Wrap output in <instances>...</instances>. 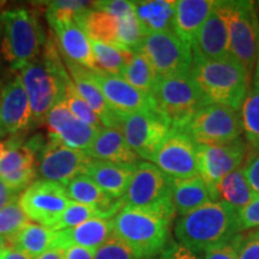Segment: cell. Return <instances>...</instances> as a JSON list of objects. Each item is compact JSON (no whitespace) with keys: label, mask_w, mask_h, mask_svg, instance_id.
<instances>
[{"label":"cell","mask_w":259,"mask_h":259,"mask_svg":"<svg viewBox=\"0 0 259 259\" xmlns=\"http://www.w3.org/2000/svg\"><path fill=\"white\" fill-rule=\"evenodd\" d=\"M56 36L58 48L64 60L71 61L90 71L97 72L92 42L76 22L50 25Z\"/></svg>","instance_id":"cell-22"},{"label":"cell","mask_w":259,"mask_h":259,"mask_svg":"<svg viewBox=\"0 0 259 259\" xmlns=\"http://www.w3.org/2000/svg\"><path fill=\"white\" fill-rule=\"evenodd\" d=\"M247 153V145L241 138L228 144L202 145L197 144V163L198 174L215 194L216 187L223 178L241 168Z\"/></svg>","instance_id":"cell-15"},{"label":"cell","mask_w":259,"mask_h":259,"mask_svg":"<svg viewBox=\"0 0 259 259\" xmlns=\"http://www.w3.org/2000/svg\"><path fill=\"white\" fill-rule=\"evenodd\" d=\"M158 259H198V257L185 246L178 244V242H170L161 252Z\"/></svg>","instance_id":"cell-44"},{"label":"cell","mask_w":259,"mask_h":259,"mask_svg":"<svg viewBox=\"0 0 259 259\" xmlns=\"http://www.w3.org/2000/svg\"><path fill=\"white\" fill-rule=\"evenodd\" d=\"M240 119L246 143L259 151V83L255 79L241 105Z\"/></svg>","instance_id":"cell-34"},{"label":"cell","mask_w":259,"mask_h":259,"mask_svg":"<svg viewBox=\"0 0 259 259\" xmlns=\"http://www.w3.org/2000/svg\"><path fill=\"white\" fill-rule=\"evenodd\" d=\"M30 102L32 126H42L52 108L64 101L71 77L61 59L53 31L47 36L40 57L19 70Z\"/></svg>","instance_id":"cell-1"},{"label":"cell","mask_w":259,"mask_h":259,"mask_svg":"<svg viewBox=\"0 0 259 259\" xmlns=\"http://www.w3.org/2000/svg\"><path fill=\"white\" fill-rule=\"evenodd\" d=\"M93 76L108 105L119 114H134L156 109L151 94L136 89L121 77L102 72H93Z\"/></svg>","instance_id":"cell-18"},{"label":"cell","mask_w":259,"mask_h":259,"mask_svg":"<svg viewBox=\"0 0 259 259\" xmlns=\"http://www.w3.org/2000/svg\"><path fill=\"white\" fill-rule=\"evenodd\" d=\"M6 4H8V2H4V0H0V15L3 14V10L5 9V6H6Z\"/></svg>","instance_id":"cell-55"},{"label":"cell","mask_w":259,"mask_h":259,"mask_svg":"<svg viewBox=\"0 0 259 259\" xmlns=\"http://www.w3.org/2000/svg\"><path fill=\"white\" fill-rule=\"evenodd\" d=\"M192 52L193 58L205 60H218L231 56L228 29L220 2H216L211 14L194 38Z\"/></svg>","instance_id":"cell-20"},{"label":"cell","mask_w":259,"mask_h":259,"mask_svg":"<svg viewBox=\"0 0 259 259\" xmlns=\"http://www.w3.org/2000/svg\"><path fill=\"white\" fill-rule=\"evenodd\" d=\"M27 223H29V219L18 200L10 203L0 210V235L8 240L17 234Z\"/></svg>","instance_id":"cell-39"},{"label":"cell","mask_w":259,"mask_h":259,"mask_svg":"<svg viewBox=\"0 0 259 259\" xmlns=\"http://www.w3.org/2000/svg\"><path fill=\"white\" fill-rule=\"evenodd\" d=\"M42 126L47 127V137L50 139L85 153L100 131L74 118L65 101L59 102L51 109Z\"/></svg>","instance_id":"cell-17"},{"label":"cell","mask_w":259,"mask_h":259,"mask_svg":"<svg viewBox=\"0 0 259 259\" xmlns=\"http://www.w3.org/2000/svg\"><path fill=\"white\" fill-rule=\"evenodd\" d=\"M151 96L156 111L171 128H184L204 106L209 105L191 73L158 77Z\"/></svg>","instance_id":"cell-6"},{"label":"cell","mask_w":259,"mask_h":259,"mask_svg":"<svg viewBox=\"0 0 259 259\" xmlns=\"http://www.w3.org/2000/svg\"><path fill=\"white\" fill-rule=\"evenodd\" d=\"M38 8L45 9L48 24L71 23L84 12L95 8V2H80V0H57V2L36 3Z\"/></svg>","instance_id":"cell-35"},{"label":"cell","mask_w":259,"mask_h":259,"mask_svg":"<svg viewBox=\"0 0 259 259\" xmlns=\"http://www.w3.org/2000/svg\"><path fill=\"white\" fill-rule=\"evenodd\" d=\"M54 234L56 232L48 227L29 222L17 234L9 239V244L16 250L30 255L32 259H36L38 255L51 250Z\"/></svg>","instance_id":"cell-31"},{"label":"cell","mask_w":259,"mask_h":259,"mask_svg":"<svg viewBox=\"0 0 259 259\" xmlns=\"http://www.w3.org/2000/svg\"><path fill=\"white\" fill-rule=\"evenodd\" d=\"M3 29L2 52L12 71H19L42 53L47 36L36 12L25 8L0 15Z\"/></svg>","instance_id":"cell-5"},{"label":"cell","mask_w":259,"mask_h":259,"mask_svg":"<svg viewBox=\"0 0 259 259\" xmlns=\"http://www.w3.org/2000/svg\"><path fill=\"white\" fill-rule=\"evenodd\" d=\"M232 244L238 259H259V229L236 234Z\"/></svg>","instance_id":"cell-41"},{"label":"cell","mask_w":259,"mask_h":259,"mask_svg":"<svg viewBox=\"0 0 259 259\" xmlns=\"http://www.w3.org/2000/svg\"><path fill=\"white\" fill-rule=\"evenodd\" d=\"M64 259H94V251L73 246L65 250Z\"/></svg>","instance_id":"cell-48"},{"label":"cell","mask_w":259,"mask_h":259,"mask_svg":"<svg viewBox=\"0 0 259 259\" xmlns=\"http://www.w3.org/2000/svg\"><path fill=\"white\" fill-rule=\"evenodd\" d=\"M255 4H257V8H258V10H259V2L255 3ZM258 15H259V12H258Z\"/></svg>","instance_id":"cell-56"},{"label":"cell","mask_w":259,"mask_h":259,"mask_svg":"<svg viewBox=\"0 0 259 259\" xmlns=\"http://www.w3.org/2000/svg\"><path fill=\"white\" fill-rule=\"evenodd\" d=\"M176 213L173 204L160 209L124 206L111 220L112 233L138 257L151 259L166 248Z\"/></svg>","instance_id":"cell-2"},{"label":"cell","mask_w":259,"mask_h":259,"mask_svg":"<svg viewBox=\"0 0 259 259\" xmlns=\"http://www.w3.org/2000/svg\"><path fill=\"white\" fill-rule=\"evenodd\" d=\"M9 149H10V145L8 143V141L6 142L0 141V160H2V158L4 157L6 154H8Z\"/></svg>","instance_id":"cell-51"},{"label":"cell","mask_w":259,"mask_h":259,"mask_svg":"<svg viewBox=\"0 0 259 259\" xmlns=\"http://www.w3.org/2000/svg\"><path fill=\"white\" fill-rule=\"evenodd\" d=\"M220 5L226 17L231 56L244 65L250 76L259 56L257 5L248 0H221Z\"/></svg>","instance_id":"cell-7"},{"label":"cell","mask_w":259,"mask_h":259,"mask_svg":"<svg viewBox=\"0 0 259 259\" xmlns=\"http://www.w3.org/2000/svg\"><path fill=\"white\" fill-rule=\"evenodd\" d=\"M239 234L238 210L221 200L204 204L194 211L180 216L174 235L191 252H206L226 244Z\"/></svg>","instance_id":"cell-3"},{"label":"cell","mask_w":259,"mask_h":259,"mask_svg":"<svg viewBox=\"0 0 259 259\" xmlns=\"http://www.w3.org/2000/svg\"><path fill=\"white\" fill-rule=\"evenodd\" d=\"M259 83V56L257 59V64H255V69H254V78Z\"/></svg>","instance_id":"cell-54"},{"label":"cell","mask_w":259,"mask_h":259,"mask_svg":"<svg viewBox=\"0 0 259 259\" xmlns=\"http://www.w3.org/2000/svg\"><path fill=\"white\" fill-rule=\"evenodd\" d=\"M94 259H142L114 234L94 252Z\"/></svg>","instance_id":"cell-40"},{"label":"cell","mask_w":259,"mask_h":259,"mask_svg":"<svg viewBox=\"0 0 259 259\" xmlns=\"http://www.w3.org/2000/svg\"><path fill=\"white\" fill-rule=\"evenodd\" d=\"M244 173L252 191L259 196V154L246 164Z\"/></svg>","instance_id":"cell-45"},{"label":"cell","mask_w":259,"mask_h":259,"mask_svg":"<svg viewBox=\"0 0 259 259\" xmlns=\"http://www.w3.org/2000/svg\"><path fill=\"white\" fill-rule=\"evenodd\" d=\"M19 198V192L17 191L10 189L6 184L0 179V210L5 208L6 205H9L10 203L18 200Z\"/></svg>","instance_id":"cell-47"},{"label":"cell","mask_w":259,"mask_h":259,"mask_svg":"<svg viewBox=\"0 0 259 259\" xmlns=\"http://www.w3.org/2000/svg\"><path fill=\"white\" fill-rule=\"evenodd\" d=\"M155 166L174 179L198 177L197 144L183 128H171L156 154Z\"/></svg>","instance_id":"cell-16"},{"label":"cell","mask_w":259,"mask_h":259,"mask_svg":"<svg viewBox=\"0 0 259 259\" xmlns=\"http://www.w3.org/2000/svg\"><path fill=\"white\" fill-rule=\"evenodd\" d=\"M138 52L147 57L158 77L178 76L192 71V46L178 37L174 31L145 35Z\"/></svg>","instance_id":"cell-8"},{"label":"cell","mask_w":259,"mask_h":259,"mask_svg":"<svg viewBox=\"0 0 259 259\" xmlns=\"http://www.w3.org/2000/svg\"><path fill=\"white\" fill-rule=\"evenodd\" d=\"M90 42L97 72L121 77L134 57V52L102 42Z\"/></svg>","instance_id":"cell-33"},{"label":"cell","mask_w":259,"mask_h":259,"mask_svg":"<svg viewBox=\"0 0 259 259\" xmlns=\"http://www.w3.org/2000/svg\"><path fill=\"white\" fill-rule=\"evenodd\" d=\"M196 144L221 145L240 138V113L228 107L206 105L183 128Z\"/></svg>","instance_id":"cell-9"},{"label":"cell","mask_w":259,"mask_h":259,"mask_svg":"<svg viewBox=\"0 0 259 259\" xmlns=\"http://www.w3.org/2000/svg\"><path fill=\"white\" fill-rule=\"evenodd\" d=\"M18 203L29 220L52 228L69 205L65 186L53 181H34L19 196Z\"/></svg>","instance_id":"cell-14"},{"label":"cell","mask_w":259,"mask_h":259,"mask_svg":"<svg viewBox=\"0 0 259 259\" xmlns=\"http://www.w3.org/2000/svg\"><path fill=\"white\" fill-rule=\"evenodd\" d=\"M92 219H101L96 209L70 200L67 208L61 213L59 220L52 226L51 229L53 232L65 231V229L74 228Z\"/></svg>","instance_id":"cell-38"},{"label":"cell","mask_w":259,"mask_h":259,"mask_svg":"<svg viewBox=\"0 0 259 259\" xmlns=\"http://www.w3.org/2000/svg\"><path fill=\"white\" fill-rule=\"evenodd\" d=\"M259 228V196H255L247 205L238 211L239 233Z\"/></svg>","instance_id":"cell-42"},{"label":"cell","mask_w":259,"mask_h":259,"mask_svg":"<svg viewBox=\"0 0 259 259\" xmlns=\"http://www.w3.org/2000/svg\"><path fill=\"white\" fill-rule=\"evenodd\" d=\"M92 158L113 163L137 164L138 156L128 147L121 128L103 127L97 132L93 144L87 150Z\"/></svg>","instance_id":"cell-25"},{"label":"cell","mask_w":259,"mask_h":259,"mask_svg":"<svg viewBox=\"0 0 259 259\" xmlns=\"http://www.w3.org/2000/svg\"><path fill=\"white\" fill-rule=\"evenodd\" d=\"M31 127L30 102L21 77L6 73L0 80V136L23 138Z\"/></svg>","instance_id":"cell-13"},{"label":"cell","mask_w":259,"mask_h":259,"mask_svg":"<svg viewBox=\"0 0 259 259\" xmlns=\"http://www.w3.org/2000/svg\"><path fill=\"white\" fill-rule=\"evenodd\" d=\"M191 74L209 105L240 111L250 90V76L244 65L234 57L228 56L218 60L193 58Z\"/></svg>","instance_id":"cell-4"},{"label":"cell","mask_w":259,"mask_h":259,"mask_svg":"<svg viewBox=\"0 0 259 259\" xmlns=\"http://www.w3.org/2000/svg\"><path fill=\"white\" fill-rule=\"evenodd\" d=\"M21 142V137L9 139L8 154L0 160V179L17 192L28 189L37 176L36 154Z\"/></svg>","instance_id":"cell-19"},{"label":"cell","mask_w":259,"mask_h":259,"mask_svg":"<svg viewBox=\"0 0 259 259\" xmlns=\"http://www.w3.org/2000/svg\"><path fill=\"white\" fill-rule=\"evenodd\" d=\"M37 174L42 180L67 185L76 177L85 174L93 160L85 151L71 149L47 137V142L36 155Z\"/></svg>","instance_id":"cell-12"},{"label":"cell","mask_w":259,"mask_h":259,"mask_svg":"<svg viewBox=\"0 0 259 259\" xmlns=\"http://www.w3.org/2000/svg\"><path fill=\"white\" fill-rule=\"evenodd\" d=\"M120 128L128 147L138 157L151 161L171 126L156 109L122 115Z\"/></svg>","instance_id":"cell-11"},{"label":"cell","mask_w":259,"mask_h":259,"mask_svg":"<svg viewBox=\"0 0 259 259\" xmlns=\"http://www.w3.org/2000/svg\"><path fill=\"white\" fill-rule=\"evenodd\" d=\"M121 78H124L136 89L151 94L158 76L147 57L137 51L134 52V57L122 73Z\"/></svg>","instance_id":"cell-36"},{"label":"cell","mask_w":259,"mask_h":259,"mask_svg":"<svg viewBox=\"0 0 259 259\" xmlns=\"http://www.w3.org/2000/svg\"><path fill=\"white\" fill-rule=\"evenodd\" d=\"M171 180L150 162H138L122 202L126 208L160 209L171 205Z\"/></svg>","instance_id":"cell-10"},{"label":"cell","mask_w":259,"mask_h":259,"mask_svg":"<svg viewBox=\"0 0 259 259\" xmlns=\"http://www.w3.org/2000/svg\"><path fill=\"white\" fill-rule=\"evenodd\" d=\"M67 198L72 202L84 204L96 209L100 213V218L103 220H109L124 208V202L121 198L107 194L102 191L88 176L76 177L65 185Z\"/></svg>","instance_id":"cell-24"},{"label":"cell","mask_w":259,"mask_h":259,"mask_svg":"<svg viewBox=\"0 0 259 259\" xmlns=\"http://www.w3.org/2000/svg\"><path fill=\"white\" fill-rule=\"evenodd\" d=\"M95 10L106 12L116 17H124L126 15L135 12V2L127 0H102L95 2Z\"/></svg>","instance_id":"cell-43"},{"label":"cell","mask_w":259,"mask_h":259,"mask_svg":"<svg viewBox=\"0 0 259 259\" xmlns=\"http://www.w3.org/2000/svg\"><path fill=\"white\" fill-rule=\"evenodd\" d=\"M8 247H10L9 240H8V239H5L4 236L0 235V255H2L3 252H4Z\"/></svg>","instance_id":"cell-52"},{"label":"cell","mask_w":259,"mask_h":259,"mask_svg":"<svg viewBox=\"0 0 259 259\" xmlns=\"http://www.w3.org/2000/svg\"><path fill=\"white\" fill-rule=\"evenodd\" d=\"M76 23L83 29L90 41L119 47L120 17L92 9L80 15Z\"/></svg>","instance_id":"cell-30"},{"label":"cell","mask_w":259,"mask_h":259,"mask_svg":"<svg viewBox=\"0 0 259 259\" xmlns=\"http://www.w3.org/2000/svg\"><path fill=\"white\" fill-rule=\"evenodd\" d=\"M64 252L63 250H48L36 259H64Z\"/></svg>","instance_id":"cell-50"},{"label":"cell","mask_w":259,"mask_h":259,"mask_svg":"<svg viewBox=\"0 0 259 259\" xmlns=\"http://www.w3.org/2000/svg\"><path fill=\"white\" fill-rule=\"evenodd\" d=\"M137 164L113 163L108 161L92 160L85 170L97 186L114 198H122Z\"/></svg>","instance_id":"cell-26"},{"label":"cell","mask_w":259,"mask_h":259,"mask_svg":"<svg viewBox=\"0 0 259 259\" xmlns=\"http://www.w3.org/2000/svg\"><path fill=\"white\" fill-rule=\"evenodd\" d=\"M216 194L221 202L227 203L238 211L257 196L246 180L244 168H238L223 178L216 187Z\"/></svg>","instance_id":"cell-32"},{"label":"cell","mask_w":259,"mask_h":259,"mask_svg":"<svg viewBox=\"0 0 259 259\" xmlns=\"http://www.w3.org/2000/svg\"><path fill=\"white\" fill-rule=\"evenodd\" d=\"M64 60V59H63ZM65 66L69 70V74L76 87L77 92L83 100L90 106V108L96 113L105 127L120 128L122 115L116 113L103 96L99 87L94 79L93 72L85 67L80 66L71 61L64 60Z\"/></svg>","instance_id":"cell-21"},{"label":"cell","mask_w":259,"mask_h":259,"mask_svg":"<svg viewBox=\"0 0 259 259\" xmlns=\"http://www.w3.org/2000/svg\"><path fill=\"white\" fill-rule=\"evenodd\" d=\"M215 4V0H178L173 24L177 36L192 46Z\"/></svg>","instance_id":"cell-27"},{"label":"cell","mask_w":259,"mask_h":259,"mask_svg":"<svg viewBox=\"0 0 259 259\" xmlns=\"http://www.w3.org/2000/svg\"><path fill=\"white\" fill-rule=\"evenodd\" d=\"M204 259H238V254L232 241L219 245L205 252Z\"/></svg>","instance_id":"cell-46"},{"label":"cell","mask_w":259,"mask_h":259,"mask_svg":"<svg viewBox=\"0 0 259 259\" xmlns=\"http://www.w3.org/2000/svg\"><path fill=\"white\" fill-rule=\"evenodd\" d=\"M2 36H3V29H2V24H0V71L3 69V61H4V57H3V52H2Z\"/></svg>","instance_id":"cell-53"},{"label":"cell","mask_w":259,"mask_h":259,"mask_svg":"<svg viewBox=\"0 0 259 259\" xmlns=\"http://www.w3.org/2000/svg\"><path fill=\"white\" fill-rule=\"evenodd\" d=\"M176 0L135 2V15L144 35L173 31Z\"/></svg>","instance_id":"cell-29"},{"label":"cell","mask_w":259,"mask_h":259,"mask_svg":"<svg viewBox=\"0 0 259 259\" xmlns=\"http://www.w3.org/2000/svg\"><path fill=\"white\" fill-rule=\"evenodd\" d=\"M213 200H218L215 194L199 176L185 179L173 178L171 180V202L180 216H185Z\"/></svg>","instance_id":"cell-28"},{"label":"cell","mask_w":259,"mask_h":259,"mask_svg":"<svg viewBox=\"0 0 259 259\" xmlns=\"http://www.w3.org/2000/svg\"><path fill=\"white\" fill-rule=\"evenodd\" d=\"M0 259H32L30 255L25 254L24 252L16 250L14 247H10L6 248V250L3 252L2 255H0Z\"/></svg>","instance_id":"cell-49"},{"label":"cell","mask_w":259,"mask_h":259,"mask_svg":"<svg viewBox=\"0 0 259 259\" xmlns=\"http://www.w3.org/2000/svg\"><path fill=\"white\" fill-rule=\"evenodd\" d=\"M112 234L111 220L92 219L74 228L56 232L51 250L65 251L73 246H78L95 252Z\"/></svg>","instance_id":"cell-23"},{"label":"cell","mask_w":259,"mask_h":259,"mask_svg":"<svg viewBox=\"0 0 259 259\" xmlns=\"http://www.w3.org/2000/svg\"><path fill=\"white\" fill-rule=\"evenodd\" d=\"M64 101L74 118H77L78 120L84 122V124L92 126V127L96 130H101L105 127L99 116L96 115V113L90 108V106L84 101L83 97L77 92L76 87H74L71 78L67 80Z\"/></svg>","instance_id":"cell-37"}]
</instances>
